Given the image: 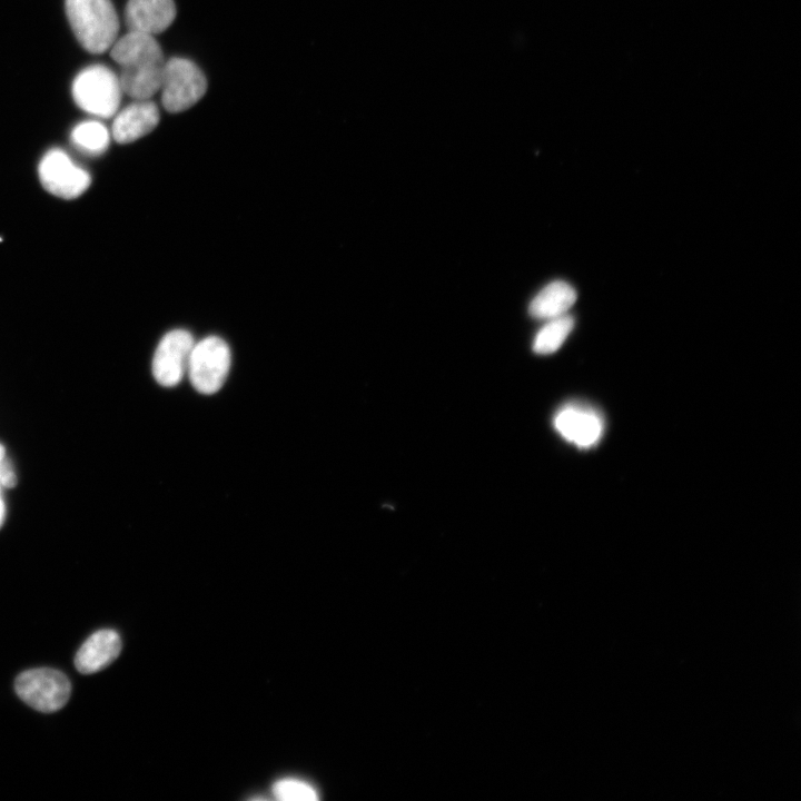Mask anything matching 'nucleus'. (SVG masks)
I'll return each instance as SVG.
<instances>
[{
    "label": "nucleus",
    "instance_id": "obj_10",
    "mask_svg": "<svg viewBox=\"0 0 801 801\" xmlns=\"http://www.w3.org/2000/svg\"><path fill=\"white\" fill-rule=\"evenodd\" d=\"M113 117L111 136L118 144L142 138L157 127L160 119L159 109L150 99H135Z\"/></svg>",
    "mask_w": 801,
    "mask_h": 801
},
{
    "label": "nucleus",
    "instance_id": "obj_8",
    "mask_svg": "<svg viewBox=\"0 0 801 801\" xmlns=\"http://www.w3.org/2000/svg\"><path fill=\"white\" fill-rule=\"evenodd\" d=\"M195 339L186 329H172L159 342L152 359V374L158 384L172 387L187 373Z\"/></svg>",
    "mask_w": 801,
    "mask_h": 801
},
{
    "label": "nucleus",
    "instance_id": "obj_15",
    "mask_svg": "<svg viewBox=\"0 0 801 801\" xmlns=\"http://www.w3.org/2000/svg\"><path fill=\"white\" fill-rule=\"evenodd\" d=\"M573 326V318L566 314L546 320L535 335L533 350L540 355L556 352L572 332Z\"/></svg>",
    "mask_w": 801,
    "mask_h": 801
},
{
    "label": "nucleus",
    "instance_id": "obj_3",
    "mask_svg": "<svg viewBox=\"0 0 801 801\" xmlns=\"http://www.w3.org/2000/svg\"><path fill=\"white\" fill-rule=\"evenodd\" d=\"M122 88L117 73L95 63L78 72L71 86L76 105L98 118H111L119 110Z\"/></svg>",
    "mask_w": 801,
    "mask_h": 801
},
{
    "label": "nucleus",
    "instance_id": "obj_18",
    "mask_svg": "<svg viewBox=\"0 0 801 801\" xmlns=\"http://www.w3.org/2000/svg\"><path fill=\"white\" fill-rule=\"evenodd\" d=\"M4 457H6V452H4L3 446L0 444V464L4 459Z\"/></svg>",
    "mask_w": 801,
    "mask_h": 801
},
{
    "label": "nucleus",
    "instance_id": "obj_4",
    "mask_svg": "<svg viewBox=\"0 0 801 801\" xmlns=\"http://www.w3.org/2000/svg\"><path fill=\"white\" fill-rule=\"evenodd\" d=\"M206 90V77L196 63L181 57L166 60L159 91L168 112L177 113L191 108Z\"/></svg>",
    "mask_w": 801,
    "mask_h": 801
},
{
    "label": "nucleus",
    "instance_id": "obj_12",
    "mask_svg": "<svg viewBox=\"0 0 801 801\" xmlns=\"http://www.w3.org/2000/svg\"><path fill=\"white\" fill-rule=\"evenodd\" d=\"M120 650L121 640L116 631L95 632L78 650L75 665L83 674L98 672L115 661Z\"/></svg>",
    "mask_w": 801,
    "mask_h": 801
},
{
    "label": "nucleus",
    "instance_id": "obj_14",
    "mask_svg": "<svg viewBox=\"0 0 801 801\" xmlns=\"http://www.w3.org/2000/svg\"><path fill=\"white\" fill-rule=\"evenodd\" d=\"M110 135L102 122L85 120L72 128L70 139L78 150L90 156H99L108 149Z\"/></svg>",
    "mask_w": 801,
    "mask_h": 801
},
{
    "label": "nucleus",
    "instance_id": "obj_9",
    "mask_svg": "<svg viewBox=\"0 0 801 801\" xmlns=\"http://www.w3.org/2000/svg\"><path fill=\"white\" fill-rule=\"evenodd\" d=\"M554 427L567 442L581 448L599 443L604 433L601 414L584 404H567L554 416Z\"/></svg>",
    "mask_w": 801,
    "mask_h": 801
},
{
    "label": "nucleus",
    "instance_id": "obj_13",
    "mask_svg": "<svg viewBox=\"0 0 801 801\" xmlns=\"http://www.w3.org/2000/svg\"><path fill=\"white\" fill-rule=\"evenodd\" d=\"M575 300V289L566 281L555 280L542 288L531 300L528 313L536 319L548 320L566 314Z\"/></svg>",
    "mask_w": 801,
    "mask_h": 801
},
{
    "label": "nucleus",
    "instance_id": "obj_11",
    "mask_svg": "<svg viewBox=\"0 0 801 801\" xmlns=\"http://www.w3.org/2000/svg\"><path fill=\"white\" fill-rule=\"evenodd\" d=\"M175 18L174 0H128L125 7L128 31L155 36L168 29Z\"/></svg>",
    "mask_w": 801,
    "mask_h": 801
},
{
    "label": "nucleus",
    "instance_id": "obj_17",
    "mask_svg": "<svg viewBox=\"0 0 801 801\" xmlns=\"http://www.w3.org/2000/svg\"><path fill=\"white\" fill-rule=\"evenodd\" d=\"M1 488H2V485H1V483H0V526L2 525V522H3V520H4V512H6V510H4V503H3V500H2V496H1Z\"/></svg>",
    "mask_w": 801,
    "mask_h": 801
},
{
    "label": "nucleus",
    "instance_id": "obj_1",
    "mask_svg": "<svg viewBox=\"0 0 801 801\" xmlns=\"http://www.w3.org/2000/svg\"><path fill=\"white\" fill-rule=\"evenodd\" d=\"M119 66L122 91L134 99H150L160 89L165 57L155 36L128 31L110 48Z\"/></svg>",
    "mask_w": 801,
    "mask_h": 801
},
{
    "label": "nucleus",
    "instance_id": "obj_7",
    "mask_svg": "<svg viewBox=\"0 0 801 801\" xmlns=\"http://www.w3.org/2000/svg\"><path fill=\"white\" fill-rule=\"evenodd\" d=\"M38 175L43 188L53 196L75 199L90 186V174L62 149L48 150L38 165Z\"/></svg>",
    "mask_w": 801,
    "mask_h": 801
},
{
    "label": "nucleus",
    "instance_id": "obj_2",
    "mask_svg": "<svg viewBox=\"0 0 801 801\" xmlns=\"http://www.w3.org/2000/svg\"><path fill=\"white\" fill-rule=\"evenodd\" d=\"M66 16L80 46L90 53L110 50L119 18L110 0H65Z\"/></svg>",
    "mask_w": 801,
    "mask_h": 801
},
{
    "label": "nucleus",
    "instance_id": "obj_16",
    "mask_svg": "<svg viewBox=\"0 0 801 801\" xmlns=\"http://www.w3.org/2000/svg\"><path fill=\"white\" fill-rule=\"evenodd\" d=\"M273 792L283 801H315L319 798L313 785L295 778L278 780L273 785Z\"/></svg>",
    "mask_w": 801,
    "mask_h": 801
},
{
    "label": "nucleus",
    "instance_id": "obj_5",
    "mask_svg": "<svg viewBox=\"0 0 801 801\" xmlns=\"http://www.w3.org/2000/svg\"><path fill=\"white\" fill-rule=\"evenodd\" d=\"M231 354L228 344L218 336L195 342L187 374L192 386L202 394H214L221 388L228 375Z\"/></svg>",
    "mask_w": 801,
    "mask_h": 801
},
{
    "label": "nucleus",
    "instance_id": "obj_6",
    "mask_svg": "<svg viewBox=\"0 0 801 801\" xmlns=\"http://www.w3.org/2000/svg\"><path fill=\"white\" fill-rule=\"evenodd\" d=\"M14 686L19 698L40 712L60 710L68 702L71 691L68 678L60 671L48 668L21 673Z\"/></svg>",
    "mask_w": 801,
    "mask_h": 801
}]
</instances>
